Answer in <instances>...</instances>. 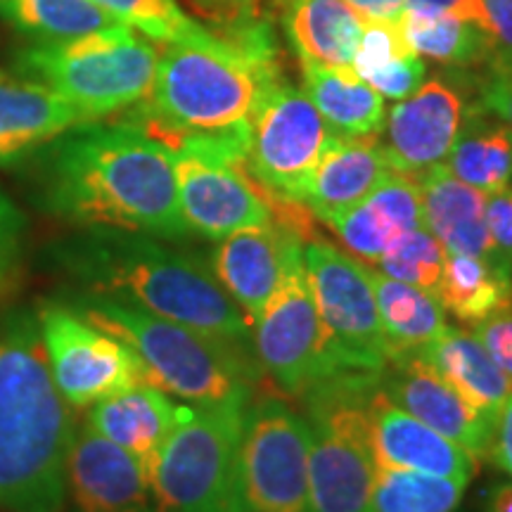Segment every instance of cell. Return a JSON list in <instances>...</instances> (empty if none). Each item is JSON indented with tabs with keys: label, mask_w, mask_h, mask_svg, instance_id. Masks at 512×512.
<instances>
[{
	"label": "cell",
	"mask_w": 512,
	"mask_h": 512,
	"mask_svg": "<svg viewBox=\"0 0 512 512\" xmlns=\"http://www.w3.org/2000/svg\"><path fill=\"white\" fill-rule=\"evenodd\" d=\"M370 432H373L375 463L380 467L422 472V475L465 479L475 475L477 460L444 434L401 411L384 396L380 387L370 399Z\"/></svg>",
	"instance_id": "obj_19"
},
{
	"label": "cell",
	"mask_w": 512,
	"mask_h": 512,
	"mask_svg": "<svg viewBox=\"0 0 512 512\" xmlns=\"http://www.w3.org/2000/svg\"><path fill=\"white\" fill-rule=\"evenodd\" d=\"M302 256L332 373L380 377L389 347L368 268L325 240L304 242Z\"/></svg>",
	"instance_id": "obj_10"
},
{
	"label": "cell",
	"mask_w": 512,
	"mask_h": 512,
	"mask_svg": "<svg viewBox=\"0 0 512 512\" xmlns=\"http://www.w3.org/2000/svg\"><path fill=\"white\" fill-rule=\"evenodd\" d=\"M380 377L337 375L306 394L311 427L306 512H368L377 472L370 399Z\"/></svg>",
	"instance_id": "obj_8"
},
{
	"label": "cell",
	"mask_w": 512,
	"mask_h": 512,
	"mask_svg": "<svg viewBox=\"0 0 512 512\" xmlns=\"http://www.w3.org/2000/svg\"><path fill=\"white\" fill-rule=\"evenodd\" d=\"M74 432L38 316L15 313L0 325V510L62 512Z\"/></svg>",
	"instance_id": "obj_3"
},
{
	"label": "cell",
	"mask_w": 512,
	"mask_h": 512,
	"mask_svg": "<svg viewBox=\"0 0 512 512\" xmlns=\"http://www.w3.org/2000/svg\"><path fill=\"white\" fill-rule=\"evenodd\" d=\"M83 117L41 83L0 72V166H19Z\"/></svg>",
	"instance_id": "obj_22"
},
{
	"label": "cell",
	"mask_w": 512,
	"mask_h": 512,
	"mask_svg": "<svg viewBox=\"0 0 512 512\" xmlns=\"http://www.w3.org/2000/svg\"><path fill=\"white\" fill-rule=\"evenodd\" d=\"M479 105L512 128V64H494L479 83Z\"/></svg>",
	"instance_id": "obj_41"
},
{
	"label": "cell",
	"mask_w": 512,
	"mask_h": 512,
	"mask_svg": "<svg viewBox=\"0 0 512 512\" xmlns=\"http://www.w3.org/2000/svg\"><path fill=\"white\" fill-rule=\"evenodd\" d=\"M406 10H439L460 15L472 22L475 15V0H406Z\"/></svg>",
	"instance_id": "obj_45"
},
{
	"label": "cell",
	"mask_w": 512,
	"mask_h": 512,
	"mask_svg": "<svg viewBox=\"0 0 512 512\" xmlns=\"http://www.w3.org/2000/svg\"><path fill=\"white\" fill-rule=\"evenodd\" d=\"M197 15L214 24V34L228 38L259 24H271L278 0H188Z\"/></svg>",
	"instance_id": "obj_37"
},
{
	"label": "cell",
	"mask_w": 512,
	"mask_h": 512,
	"mask_svg": "<svg viewBox=\"0 0 512 512\" xmlns=\"http://www.w3.org/2000/svg\"><path fill=\"white\" fill-rule=\"evenodd\" d=\"M470 93L460 74H437L396 102L384 117V152L396 174L418 178L446 164L472 112Z\"/></svg>",
	"instance_id": "obj_15"
},
{
	"label": "cell",
	"mask_w": 512,
	"mask_h": 512,
	"mask_svg": "<svg viewBox=\"0 0 512 512\" xmlns=\"http://www.w3.org/2000/svg\"><path fill=\"white\" fill-rule=\"evenodd\" d=\"M368 273L389 347V361L420 354L448 330L446 311L432 292L401 283L380 271Z\"/></svg>",
	"instance_id": "obj_28"
},
{
	"label": "cell",
	"mask_w": 512,
	"mask_h": 512,
	"mask_svg": "<svg viewBox=\"0 0 512 512\" xmlns=\"http://www.w3.org/2000/svg\"><path fill=\"white\" fill-rule=\"evenodd\" d=\"M36 316L50 375L72 408H91L107 396L147 384L136 354L72 306L46 304Z\"/></svg>",
	"instance_id": "obj_14"
},
{
	"label": "cell",
	"mask_w": 512,
	"mask_h": 512,
	"mask_svg": "<svg viewBox=\"0 0 512 512\" xmlns=\"http://www.w3.org/2000/svg\"><path fill=\"white\" fill-rule=\"evenodd\" d=\"M425 228L448 254L494 256L489 226H486V192L458 181L444 164L418 178Z\"/></svg>",
	"instance_id": "obj_24"
},
{
	"label": "cell",
	"mask_w": 512,
	"mask_h": 512,
	"mask_svg": "<svg viewBox=\"0 0 512 512\" xmlns=\"http://www.w3.org/2000/svg\"><path fill=\"white\" fill-rule=\"evenodd\" d=\"M302 252L292 256L278 290L252 325L256 361L285 396H306L335 377Z\"/></svg>",
	"instance_id": "obj_13"
},
{
	"label": "cell",
	"mask_w": 512,
	"mask_h": 512,
	"mask_svg": "<svg viewBox=\"0 0 512 512\" xmlns=\"http://www.w3.org/2000/svg\"><path fill=\"white\" fill-rule=\"evenodd\" d=\"M387 152L377 136H337L332 133L313 171L304 207L313 219L330 223L358 204L392 174Z\"/></svg>",
	"instance_id": "obj_20"
},
{
	"label": "cell",
	"mask_w": 512,
	"mask_h": 512,
	"mask_svg": "<svg viewBox=\"0 0 512 512\" xmlns=\"http://www.w3.org/2000/svg\"><path fill=\"white\" fill-rule=\"evenodd\" d=\"M67 494L74 512H150V477L143 463L86 422L67 456Z\"/></svg>",
	"instance_id": "obj_18"
},
{
	"label": "cell",
	"mask_w": 512,
	"mask_h": 512,
	"mask_svg": "<svg viewBox=\"0 0 512 512\" xmlns=\"http://www.w3.org/2000/svg\"><path fill=\"white\" fill-rule=\"evenodd\" d=\"M283 81L275 43L240 46L214 36L204 43H169L159 50L147 100L136 105L138 126L166 147L185 136L249 133L256 107Z\"/></svg>",
	"instance_id": "obj_4"
},
{
	"label": "cell",
	"mask_w": 512,
	"mask_h": 512,
	"mask_svg": "<svg viewBox=\"0 0 512 512\" xmlns=\"http://www.w3.org/2000/svg\"><path fill=\"white\" fill-rule=\"evenodd\" d=\"M380 384L384 396L401 411L444 434L472 460L489 458L496 420L467 403L420 354L389 361Z\"/></svg>",
	"instance_id": "obj_16"
},
{
	"label": "cell",
	"mask_w": 512,
	"mask_h": 512,
	"mask_svg": "<svg viewBox=\"0 0 512 512\" xmlns=\"http://www.w3.org/2000/svg\"><path fill=\"white\" fill-rule=\"evenodd\" d=\"M107 15L126 27L138 29L152 41L164 43H204L216 34L204 29L190 15H185L178 0H93Z\"/></svg>",
	"instance_id": "obj_35"
},
{
	"label": "cell",
	"mask_w": 512,
	"mask_h": 512,
	"mask_svg": "<svg viewBox=\"0 0 512 512\" xmlns=\"http://www.w3.org/2000/svg\"><path fill=\"white\" fill-rule=\"evenodd\" d=\"M285 34L299 60L351 67L363 22L344 0H278Z\"/></svg>",
	"instance_id": "obj_25"
},
{
	"label": "cell",
	"mask_w": 512,
	"mask_h": 512,
	"mask_svg": "<svg viewBox=\"0 0 512 512\" xmlns=\"http://www.w3.org/2000/svg\"><path fill=\"white\" fill-rule=\"evenodd\" d=\"M489 458H494V463L512 477V396L503 403V408L496 415Z\"/></svg>",
	"instance_id": "obj_43"
},
{
	"label": "cell",
	"mask_w": 512,
	"mask_h": 512,
	"mask_svg": "<svg viewBox=\"0 0 512 512\" xmlns=\"http://www.w3.org/2000/svg\"><path fill=\"white\" fill-rule=\"evenodd\" d=\"M17 74L67 100L83 121L128 112L147 100L159 50L126 24L55 43H31L15 53Z\"/></svg>",
	"instance_id": "obj_6"
},
{
	"label": "cell",
	"mask_w": 512,
	"mask_h": 512,
	"mask_svg": "<svg viewBox=\"0 0 512 512\" xmlns=\"http://www.w3.org/2000/svg\"><path fill=\"white\" fill-rule=\"evenodd\" d=\"M185 406H176L155 384H136L88 408L86 425L143 463L147 477Z\"/></svg>",
	"instance_id": "obj_21"
},
{
	"label": "cell",
	"mask_w": 512,
	"mask_h": 512,
	"mask_svg": "<svg viewBox=\"0 0 512 512\" xmlns=\"http://www.w3.org/2000/svg\"><path fill=\"white\" fill-rule=\"evenodd\" d=\"M19 166L31 200L55 219L162 240L188 238L174 152L128 121H83Z\"/></svg>",
	"instance_id": "obj_1"
},
{
	"label": "cell",
	"mask_w": 512,
	"mask_h": 512,
	"mask_svg": "<svg viewBox=\"0 0 512 512\" xmlns=\"http://www.w3.org/2000/svg\"><path fill=\"white\" fill-rule=\"evenodd\" d=\"M249 133L185 136L171 147L178 204L190 233L223 240L273 221L271 197L247 169Z\"/></svg>",
	"instance_id": "obj_9"
},
{
	"label": "cell",
	"mask_w": 512,
	"mask_h": 512,
	"mask_svg": "<svg viewBox=\"0 0 512 512\" xmlns=\"http://www.w3.org/2000/svg\"><path fill=\"white\" fill-rule=\"evenodd\" d=\"M448 252L427 228H415L401 235L375 261L377 271L420 290L437 292ZM437 297V294H434Z\"/></svg>",
	"instance_id": "obj_36"
},
{
	"label": "cell",
	"mask_w": 512,
	"mask_h": 512,
	"mask_svg": "<svg viewBox=\"0 0 512 512\" xmlns=\"http://www.w3.org/2000/svg\"><path fill=\"white\" fill-rule=\"evenodd\" d=\"M467 484L465 479L377 465L368 512H453L463 501Z\"/></svg>",
	"instance_id": "obj_34"
},
{
	"label": "cell",
	"mask_w": 512,
	"mask_h": 512,
	"mask_svg": "<svg viewBox=\"0 0 512 512\" xmlns=\"http://www.w3.org/2000/svg\"><path fill=\"white\" fill-rule=\"evenodd\" d=\"M401 29L418 57L444 64L448 69H470L491 64V48L477 24L453 12L406 10Z\"/></svg>",
	"instance_id": "obj_32"
},
{
	"label": "cell",
	"mask_w": 512,
	"mask_h": 512,
	"mask_svg": "<svg viewBox=\"0 0 512 512\" xmlns=\"http://www.w3.org/2000/svg\"><path fill=\"white\" fill-rule=\"evenodd\" d=\"M363 22H401L406 0H344Z\"/></svg>",
	"instance_id": "obj_44"
},
{
	"label": "cell",
	"mask_w": 512,
	"mask_h": 512,
	"mask_svg": "<svg viewBox=\"0 0 512 512\" xmlns=\"http://www.w3.org/2000/svg\"><path fill=\"white\" fill-rule=\"evenodd\" d=\"M72 309L121 339L143 366L147 384L166 394L195 406L252 396V370L242 347L102 294H81Z\"/></svg>",
	"instance_id": "obj_5"
},
{
	"label": "cell",
	"mask_w": 512,
	"mask_h": 512,
	"mask_svg": "<svg viewBox=\"0 0 512 512\" xmlns=\"http://www.w3.org/2000/svg\"><path fill=\"white\" fill-rule=\"evenodd\" d=\"M489 512H512V484H503L491 494Z\"/></svg>",
	"instance_id": "obj_46"
},
{
	"label": "cell",
	"mask_w": 512,
	"mask_h": 512,
	"mask_svg": "<svg viewBox=\"0 0 512 512\" xmlns=\"http://www.w3.org/2000/svg\"><path fill=\"white\" fill-rule=\"evenodd\" d=\"M472 335L482 342L486 354L494 358L496 366L512 380V302L477 323Z\"/></svg>",
	"instance_id": "obj_39"
},
{
	"label": "cell",
	"mask_w": 512,
	"mask_h": 512,
	"mask_svg": "<svg viewBox=\"0 0 512 512\" xmlns=\"http://www.w3.org/2000/svg\"><path fill=\"white\" fill-rule=\"evenodd\" d=\"M351 69L377 95L396 102L427 79V64L408 46L401 22H366Z\"/></svg>",
	"instance_id": "obj_31"
},
{
	"label": "cell",
	"mask_w": 512,
	"mask_h": 512,
	"mask_svg": "<svg viewBox=\"0 0 512 512\" xmlns=\"http://www.w3.org/2000/svg\"><path fill=\"white\" fill-rule=\"evenodd\" d=\"M434 294L441 309L475 328L512 302V266L498 254H448Z\"/></svg>",
	"instance_id": "obj_29"
},
{
	"label": "cell",
	"mask_w": 512,
	"mask_h": 512,
	"mask_svg": "<svg viewBox=\"0 0 512 512\" xmlns=\"http://www.w3.org/2000/svg\"><path fill=\"white\" fill-rule=\"evenodd\" d=\"M420 356L467 403L491 420H496L503 403L512 396V380L496 366L472 332L448 328L430 347L422 349Z\"/></svg>",
	"instance_id": "obj_26"
},
{
	"label": "cell",
	"mask_w": 512,
	"mask_h": 512,
	"mask_svg": "<svg viewBox=\"0 0 512 512\" xmlns=\"http://www.w3.org/2000/svg\"><path fill=\"white\" fill-rule=\"evenodd\" d=\"M55 256L86 294L112 297L235 347L252 342V323L211 268L152 235L86 228L60 242Z\"/></svg>",
	"instance_id": "obj_2"
},
{
	"label": "cell",
	"mask_w": 512,
	"mask_h": 512,
	"mask_svg": "<svg viewBox=\"0 0 512 512\" xmlns=\"http://www.w3.org/2000/svg\"><path fill=\"white\" fill-rule=\"evenodd\" d=\"M302 64L304 93L337 136H380L384 98L351 67H328L311 60Z\"/></svg>",
	"instance_id": "obj_27"
},
{
	"label": "cell",
	"mask_w": 512,
	"mask_h": 512,
	"mask_svg": "<svg viewBox=\"0 0 512 512\" xmlns=\"http://www.w3.org/2000/svg\"><path fill=\"white\" fill-rule=\"evenodd\" d=\"M252 396L185 406L150 470L155 512H247L240 446Z\"/></svg>",
	"instance_id": "obj_7"
},
{
	"label": "cell",
	"mask_w": 512,
	"mask_h": 512,
	"mask_svg": "<svg viewBox=\"0 0 512 512\" xmlns=\"http://www.w3.org/2000/svg\"><path fill=\"white\" fill-rule=\"evenodd\" d=\"M486 226L496 254L512 266V183L486 197Z\"/></svg>",
	"instance_id": "obj_40"
},
{
	"label": "cell",
	"mask_w": 512,
	"mask_h": 512,
	"mask_svg": "<svg viewBox=\"0 0 512 512\" xmlns=\"http://www.w3.org/2000/svg\"><path fill=\"white\" fill-rule=\"evenodd\" d=\"M328 226L358 259L375 264L401 235L425 228L418 181L392 171L366 200L342 211Z\"/></svg>",
	"instance_id": "obj_23"
},
{
	"label": "cell",
	"mask_w": 512,
	"mask_h": 512,
	"mask_svg": "<svg viewBox=\"0 0 512 512\" xmlns=\"http://www.w3.org/2000/svg\"><path fill=\"white\" fill-rule=\"evenodd\" d=\"M304 249V238L283 221L238 230L219 240L211 254V273L240 311L254 320L278 290L287 264Z\"/></svg>",
	"instance_id": "obj_17"
},
{
	"label": "cell",
	"mask_w": 512,
	"mask_h": 512,
	"mask_svg": "<svg viewBox=\"0 0 512 512\" xmlns=\"http://www.w3.org/2000/svg\"><path fill=\"white\" fill-rule=\"evenodd\" d=\"M0 19L34 43L69 41L121 24L93 0H0Z\"/></svg>",
	"instance_id": "obj_33"
},
{
	"label": "cell",
	"mask_w": 512,
	"mask_h": 512,
	"mask_svg": "<svg viewBox=\"0 0 512 512\" xmlns=\"http://www.w3.org/2000/svg\"><path fill=\"white\" fill-rule=\"evenodd\" d=\"M309 420L278 399L249 401L240 446L242 501L247 512H306Z\"/></svg>",
	"instance_id": "obj_12"
},
{
	"label": "cell",
	"mask_w": 512,
	"mask_h": 512,
	"mask_svg": "<svg viewBox=\"0 0 512 512\" xmlns=\"http://www.w3.org/2000/svg\"><path fill=\"white\" fill-rule=\"evenodd\" d=\"M330 136L304 88L273 83L249 121V174L273 202L304 204Z\"/></svg>",
	"instance_id": "obj_11"
},
{
	"label": "cell",
	"mask_w": 512,
	"mask_h": 512,
	"mask_svg": "<svg viewBox=\"0 0 512 512\" xmlns=\"http://www.w3.org/2000/svg\"><path fill=\"white\" fill-rule=\"evenodd\" d=\"M444 166L458 181L486 195L508 188L512 183V128L482 105H475Z\"/></svg>",
	"instance_id": "obj_30"
},
{
	"label": "cell",
	"mask_w": 512,
	"mask_h": 512,
	"mask_svg": "<svg viewBox=\"0 0 512 512\" xmlns=\"http://www.w3.org/2000/svg\"><path fill=\"white\" fill-rule=\"evenodd\" d=\"M24 219L15 207V202L0 190V280L17 261L19 242H22Z\"/></svg>",
	"instance_id": "obj_42"
},
{
	"label": "cell",
	"mask_w": 512,
	"mask_h": 512,
	"mask_svg": "<svg viewBox=\"0 0 512 512\" xmlns=\"http://www.w3.org/2000/svg\"><path fill=\"white\" fill-rule=\"evenodd\" d=\"M477 24L491 48V64H512V0H475Z\"/></svg>",
	"instance_id": "obj_38"
}]
</instances>
